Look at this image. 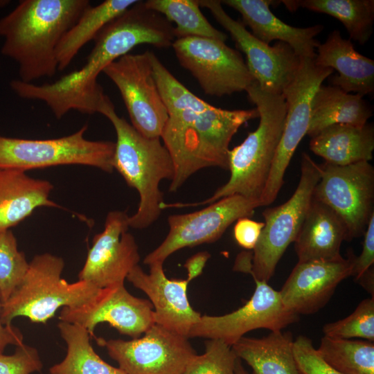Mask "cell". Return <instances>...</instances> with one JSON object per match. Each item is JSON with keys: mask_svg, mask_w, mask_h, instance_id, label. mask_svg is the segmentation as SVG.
Here are the masks:
<instances>
[{"mask_svg": "<svg viewBox=\"0 0 374 374\" xmlns=\"http://www.w3.org/2000/svg\"><path fill=\"white\" fill-rule=\"evenodd\" d=\"M161 139L175 167L169 190L176 192L197 171L208 167L229 170V143L238 129L259 118L256 108L229 110L214 107L190 90L168 109Z\"/></svg>", "mask_w": 374, "mask_h": 374, "instance_id": "1", "label": "cell"}, {"mask_svg": "<svg viewBox=\"0 0 374 374\" xmlns=\"http://www.w3.org/2000/svg\"><path fill=\"white\" fill-rule=\"evenodd\" d=\"M90 6L88 0H22L0 19L1 53L18 64L20 80L55 74L59 42Z\"/></svg>", "mask_w": 374, "mask_h": 374, "instance_id": "2", "label": "cell"}, {"mask_svg": "<svg viewBox=\"0 0 374 374\" xmlns=\"http://www.w3.org/2000/svg\"><path fill=\"white\" fill-rule=\"evenodd\" d=\"M245 91L256 105L260 121L256 130L249 132L241 144L229 150V181L202 202L169 204L168 207L210 204L233 195L260 202L283 131L287 107L282 94L266 91L256 81Z\"/></svg>", "mask_w": 374, "mask_h": 374, "instance_id": "3", "label": "cell"}, {"mask_svg": "<svg viewBox=\"0 0 374 374\" xmlns=\"http://www.w3.org/2000/svg\"><path fill=\"white\" fill-rule=\"evenodd\" d=\"M101 114L112 123L116 134L112 159L114 170L127 184L139 193L136 212L129 216V226L145 229L152 224L161 213L163 195L159 189L163 179L172 181L175 167L172 157L161 138H147L138 132L116 112L113 103Z\"/></svg>", "mask_w": 374, "mask_h": 374, "instance_id": "4", "label": "cell"}, {"mask_svg": "<svg viewBox=\"0 0 374 374\" xmlns=\"http://www.w3.org/2000/svg\"><path fill=\"white\" fill-rule=\"evenodd\" d=\"M64 267L61 257L49 253L35 256L24 279L2 305L3 324L11 325L18 317L45 323L60 308L80 305L99 289L85 280L68 283L61 278Z\"/></svg>", "mask_w": 374, "mask_h": 374, "instance_id": "5", "label": "cell"}, {"mask_svg": "<svg viewBox=\"0 0 374 374\" xmlns=\"http://www.w3.org/2000/svg\"><path fill=\"white\" fill-rule=\"evenodd\" d=\"M319 177V164L303 152L296 189L285 203L263 211L265 225L253 256L247 252L240 253L235 270L250 273L259 280L269 281L286 249L294 242L299 232Z\"/></svg>", "mask_w": 374, "mask_h": 374, "instance_id": "6", "label": "cell"}, {"mask_svg": "<svg viewBox=\"0 0 374 374\" xmlns=\"http://www.w3.org/2000/svg\"><path fill=\"white\" fill-rule=\"evenodd\" d=\"M87 125L65 136L27 139L0 134V168L23 171L57 166L83 165L114 170L115 142L84 138Z\"/></svg>", "mask_w": 374, "mask_h": 374, "instance_id": "7", "label": "cell"}, {"mask_svg": "<svg viewBox=\"0 0 374 374\" xmlns=\"http://www.w3.org/2000/svg\"><path fill=\"white\" fill-rule=\"evenodd\" d=\"M333 71L330 68L316 65L313 58L301 57L294 77L282 93L287 107L284 128L260 197L262 206L271 204L276 199L290 160L307 134L312 99Z\"/></svg>", "mask_w": 374, "mask_h": 374, "instance_id": "8", "label": "cell"}, {"mask_svg": "<svg viewBox=\"0 0 374 374\" xmlns=\"http://www.w3.org/2000/svg\"><path fill=\"white\" fill-rule=\"evenodd\" d=\"M313 197L329 206L346 229V241L364 235L374 214V168L368 161L347 166L319 164Z\"/></svg>", "mask_w": 374, "mask_h": 374, "instance_id": "9", "label": "cell"}, {"mask_svg": "<svg viewBox=\"0 0 374 374\" xmlns=\"http://www.w3.org/2000/svg\"><path fill=\"white\" fill-rule=\"evenodd\" d=\"M172 47L180 65L207 95L222 97L246 91L255 81L240 52L224 42L186 37L176 39Z\"/></svg>", "mask_w": 374, "mask_h": 374, "instance_id": "10", "label": "cell"}, {"mask_svg": "<svg viewBox=\"0 0 374 374\" xmlns=\"http://www.w3.org/2000/svg\"><path fill=\"white\" fill-rule=\"evenodd\" d=\"M118 89L133 127L147 138H161L168 114L155 81L150 51L126 54L103 71Z\"/></svg>", "mask_w": 374, "mask_h": 374, "instance_id": "11", "label": "cell"}, {"mask_svg": "<svg viewBox=\"0 0 374 374\" xmlns=\"http://www.w3.org/2000/svg\"><path fill=\"white\" fill-rule=\"evenodd\" d=\"M259 206L262 205L258 200L233 195L193 213L171 215L168 218V235L145 257L143 262L148 266L156 262L163 264L181 249L215 242L233 222L251 217Z\"/></svg>", "mask_w": 374, "mask_h": 374, "instance_id": "12", "label": "cell"}, {"mask_svg": "<svg viewBox=\"0 0 374 374\" xmlns=\"http://www.w3.org/2000/svg\"><path fill=\"white\" fill-rule=\"evenodd\" d=\"M188 339L154 323L142 337L98 342L125 374H183L197 355Z\"/></svg>", "mask_w": 374, "mask_h": 374, "instance_id": "13", "label": "cell"}, {"mask_svg": "<svg viewBox=\"0 0 374 374\" xmlns=\"http://www.w3.org/2000/svg\"><path fill=\"white\" fill-rule=\"evenodd\" d=\"M253 278L256 283L255 291L243 306L224 315H202L188 338L220 339L232 346L251 330L258 328L282 330L299 320V315L285 307L279 292L267 282Z\"/></svg>", "mask_w": 374, "mask_h": 374, "instance_id": "14", "label": "cell"}, {"mask_svg": "<svg viewBox=\"0 0 374 374\" xmlns=\"http://www.w3.org/2000/svg\"><path fill=\"white\" fill-rule=\"evenodd\" d=\"M197 1L200 7L211 12L230 33L236 47L245 54L247 68L259 87L266 91L282 94L295 75L301 57L285 42H277L269 46L257 39L242 22L233 19L225 12L220 1Z\"/></svg>", "mask_w": 374, "mask_h": 374, "instance_id": "15", "label": "cell"}, {"mask_svg": "<svg viewBox=\"0 0 374 374\" xmlns=\"http://www.w3.org/2000/svg\"><path fill=\"white\" fill-rule=\"evenodd\" d=\"M153 314L150 301L132 295L124 283H119L99 288L80 305L62 308L59 319L79 325L90 335L98 323H107L121 334L136 339L154 324Z\"/></svg>", "mask_w": 374, "mask_h": 374, "instance_id": "16", "label": "cell"}, {"mask_svg": "<svg viewBox=\"0 0 374 374\" xmlns=\"http://www.w3.org/2000/svg\"><path fill=\"white\" fill-rule=\"evenodd\" d=\"M129 216L125 211H113L106 217L103 231L92 241L78 279L98 288L124 283L140 260L138 245L127 232Z\"/></svg>", "mask_w": 374, "mask_h": 374, "instance_id": "17", "label": "cell"}, {"mask_svg": "<svg viewBox=\"0 0 374 374\" xmlns=\"http://www.w3.org/2000/svg\"><path fill=\"white\" fill-rule=\"evenodd\" d=\"M163 265L156 262L149 265V274L138 265L126 279L150 299L154 309V323L188 338L193 326L202 316L189 303L188 285L201 273L186 268L187 279H169L164 273Z\"/></svg>", "mask_w": 374, "mask_h": 374, "instance_id": "18", "label": "cell"}, {"mask_svg": "<svg viewBox=\"0 0 374 374\" xmlns=\"http://www.w3.org/2000/svg\"><path fill=\"white\" fill-rule=\"evenodd\" d=\"M352 253L348 250L347 258L298 262L279 292L285 307L297 315L324 307L337 285L351 276Z\"/></svg>", "mask_w": 374, "mask_h": 374, "instance_id": "19", "label": "cell"}, {"mask_svg": "<svg viewBox=\"0 0 374 374\" xmlns=\"http://www.w3.org/2000/svg\"><path fill=\"white\" fill-rule=\"evenodd\" d=\"M225 4L238 11L242 23L251 30V34L269 44L274 40L287 44L299 57L314 58L315 48L320 42L315 39L323 29L317 24L306 28H297L285 24L270 10L271 0H223Z\"/></svg>", "mask_w": 374, "mask_h": 374, "instance_id": "20", "label": "cell"}, {"mask_svg": "<svg viewBox=\"0 0 374 374\" xmlns=\"http://www.w3.org/2000/svg\"><path fill=\"white\" fill-rule=\"evenodd\" d=\"M314 62L338 72L330 79L331 85L362 96L373 93V60L357 52L350 39L341 37L339 30L332 31L325 42L319 44Z\"/></svg>", "mask_w": 374, "mask_h": 374, "instance_id": "21", "label": "cell"}, {"mask_svg": "<svg viewBox=\"0 0 374 374\" xmlns=\"http://www.w3.org/2000/svg\"><path fill=\"white\" fill-rule=\"evenodd\" d=\"M346 238V229L340 217L312 196L294 242L298 262L339 259L342 257L340 247Z\"/></svg>", "mask_w": 374, "mask_h": 374, "instance_id": "22", "label": "cell"}, {"mask_svg": "<svg viewBox=\"0 0 374 374\" xmlns=\"http://www.w3.org/2000/svg\"><path fill=\"white\" fill-rule=\"evenodd\" d=\"M53 184L26 172L0 168V232L17 226L41 206H60L49 199Z\"/></svg>", "mask_w": 374, "mask_h": 374, "instance_id": "23", "label": "cell"}, {"mask_svg": "<svg viewBox=\"0 0 374 374\" xmlns=\"http://www.w3.org/2000/svg\"><path fill=\"white\" fill-rule=\"evenodd\" d=\"M310 150L332 165L369 162L374 150V127L371 123L329 125L311 138Z\"/></svg>", "mask_w": 374, "mask_h": 374, "instance_id": "24", "label": "cell"}, {"mask_svg": "<svg viewBox=\"0 0 374 374\" xmlns=\"http://www.w3.org/2000/svg\"><path fill=\"white\" fill-rule=\"evenodd\" d=\"M290 332L271 331L261 338H240L232 346L253 374H301L295 359Z\"/></svg>", "mask_w": 374, "mask_h": 374, "instance_id": "25", "label": "cell"}, {"mask_svg": "<svg viewBox=\"0 0 374 374\" xmlns=\"http://www.w3.org/2000/svg\"><path fill=\"white\" fill-rule=\"evenodd\" d=\"M372 116V107L361 95L321 84L312 99L306 134L312 138L323 128L337 123L362 125Z\"/></svg>", "mask_w": 374, "mask_h": 374, "instance_id": "26", "label": "cell"}, {"mask_svg": "<svg viewBox=\"0 0 374 374\" xmlns=\"http://www.w3.org/2000/svg\"><path fill=\"white\" fill-rule=\"evenodd\" d=\"M137 1L106 0L96 6H89L59 42L56 49L58 70L66 68L85 44L94 40L106 25Z\"/></svg>", "mask_w": 374, "mask_h": 374, "instance_id": "27", "label": "cell"}, {"mask_svg": "<svg viewBox=\"0 0 374 374\" xmlns=\"http://www.w3.org/2000/svg\"><path fill=\"white\" fill-rule=\"evenodd\" d=\"M292 12L299 8L330 15L340 21L350 39L366 44L373 33V0H283Z\"/></svg>", "mask_w": 374, "mask_h": 374, "instance_id": "28", "label": "cell"}, {"mask_svg": "<svg viewBox=\"0 0 374 374\" xmlns=\"http://www.w3.org/2000/svg\"><path fill=\"white\" fill-rule=\"evenodd\" d=\"M60 335L66 344L64 359L52 366L50 374H125L103 361L94 351L87 330L75 323L60 321Z\"/></svg>", "mask_w": 374, "mask_h": 374, "instance_id": "29", "label": "cell"}, {"mask_svg": "<svg viewBox=\"0 0 374 374\" xmlns=\"http://www.w3.org/2000/svg\"><path fill=\"white\" fill-rule=\"evenodd\" d=\"M145 6L174 23L176 39L201 37L225 42L227 35L213 27L200 10L197 0H148Z\"/></svg>", "mask_w": 374, "mask_h": 374, "instance_id": "30", "label": "cell"}, {"mask_svg": "<svg viewBox=\"0 0 374 374\" xmlns=\"http://www.w3.org/2000/svg\"><path fill=\"white\" fill-rule=\"evenodd\" d=\"M322 358L343 374H374V344L325 336L317 349Z\"/></svg>", "mask_w": 374, "mask_h": 374, "instance_id": "31", "label": "cell"}, {"mask_svg": "<svg viewBox=\"0 0 374 374\" xmlns=\"http://www.w3.org/2000/svg\"><path fill=\"white\" fill-rule=\"evenodd\" d=\"M26 255L19 251L17 241L9 229L0 232V293L5 303L24 279L28 269Z\"/></svg>", "mask_w": 374, "mask_h": 374, "instance_id": "32", "label": "cell"}, {"mask_svg": "<svg viewBox=\"0 0 374 374\" xmlns=\"http://www.w3.org/2000/svg\"><path fill=\"white\" fill-rule=\"evenodd\" d=\"M325 336L350 339L353 337L374 341V298L364 299L347 317L323 327Z\"/></svg>", "mask_w": 374, "mask_h": 374, "instance_id": "33", "label": "cell"}, {"mask_svg": "<svg viewBox=\"0 0 374 374\" xmlns=\"http://www.w3.org/2000/svg\"><path fill=\"white\" fill-rule=\"evenodd\" d=\"M205 346V353L195 355L183 374H235L238 357L231 346L220 339H209Z\"/></svg>", "mask_w": 374, "mask_h": 374, "instance_id": "34", "label": "cell"}, {"mask_svg": "<svg viewBox=\"0 0 374 374\" xmlns=\"http://www.w3.org/2000/svg\"><path fill=\"white\" fill-rule=\"evenodd\" d=\"M293 350L301 374H343L328 364L314 348L312 340L299 335L294 341Z\"/></svg>", "mask_w": 374, "mask_h": 374, "instance_id": "35", "label": "cell"}, {"mask_svg": "<svg viewBox=\"0 0 374 374\" xmlns=\"http://www.w3.org/2000/svg\"><path fill=\"white\" fill-rule=\"evenodd\" d=\"M43 366L37 350L24 344L10 355L0 354V374H31Z\"/></svg>", "mask_w": 374, "mask_h": 374, "instance_id": "36", "label": "cell"}, {"mask_svg": "<svg viewBox=\"0 0 374 374\" xmlns=\"http://www.w3.org/2000/svg\"><path fill=\"white\" fill-rule=\"evenodd\" d=\"M364 236L363 248L361 254L356 256L353 252V271L351 276L356 281L366 270L373 266L374 263V214L368 221L367 228L363 235Z\"/></svg>", "mask_w": 374, "mask_h": 374, "instance_id": "37", "label": "cell"}, {"mask_svg": "<svg viewBox=\"0 0 374 374\" xmlns=\"http://www.w3.org/2000/svg\"><path fill=\"white\" fill-rule=\"evenodd\" d=\"M264 222H258L249 217H242L236 221L233 229L234 238L244 249H253L259 239Z\"/></svg>", "mask_w": 374, "mask_h": 374, "instance_id": "38", "label": "cell"}, {"mask_svg": "<svg viewBox=\"0 0 374 374\" xmlns=\"http://www.w3.org/2000/svg\"><path fill=\"white\" fill-rule=\"evenodd\" d=\"M3 301L0 293V354L8 345L19 346L23 343L24 336L20 330L12 324L3 325L1 319Z\"/></svg>", "mask_w": 374, "mask_h": 374, "instance_id": "39", "label": "cell"}, {"mask_svg": "<svg viewBox=\"0 0 374 374\" xmlns=\"http://www.w3.org/2000/svg\"><path fill=\"white\" fill-rule=\"evenodd\" d=\"M373 266L366 270L356 281L359 282L373 296Z\"/></svg>", "mask_w": 374, "mask_h": 374, "instance_id": "40", "label": "cell"}, {"mask_svg": "<svg viewBox=\"0 0 374 374\" xmlns=\"http://www.w3.org/2000/svg\"><path fill=\"white\" fill-rule=\"evenodd\" d=\"M235 374H249L242 366L241 359L239 358L236 360Z\"/></svg>", "mask_w": 374, "mask_h": 374, "instance_id": "41", "label": "cell"}, {"mask_svg": "<svg viewBox=\"0 0 374 374\" xmlns=\"http://www.w3.org/2000/svg\"><path fill=\"white\" fill-rule=\"evenodd\" d=\"M9 3H10V1L0 0V9L2 8H4Z\"/></svg>", "mask_w": 374, "mask_h": 374, "instance_id": "42", "label": "cell"}, {"mask_svg": "<svg viewBox=\"0 0 374 374\" xmlns=\"http://www.w3.org/2000/svg\"><path fill=\"white\" fill-rule=\"evenodd\" d=\"M0 66H1V63H0Z\"/></svg>", "mask_w": 374, "mask_h": 374, "instance_id": "43", "label": "cell"}]
</instances>
